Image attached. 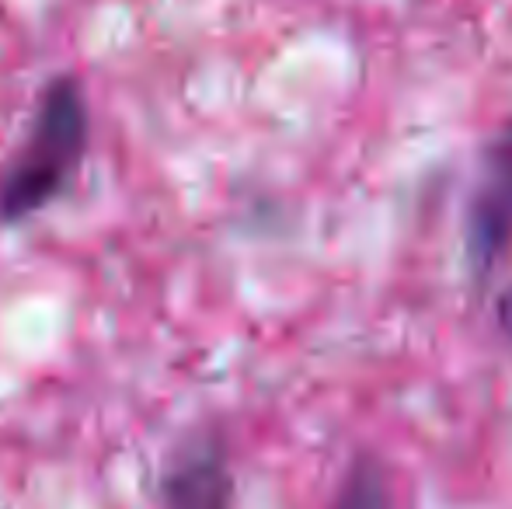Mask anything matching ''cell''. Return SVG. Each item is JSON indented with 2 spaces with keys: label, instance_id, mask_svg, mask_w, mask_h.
Listing matches in <instances>:
<instances>
[{
  "label": "cell",
  "instance_id": "cell-2",
  "mask_svg": "<svg viewBox=\"0 0 512 509\" xmlns=\"http://www.w3.org/2000/svg\"><path fill=\"white\" fill-rule=\"evenodd\" d=\"M464 252L474 286H485L512 252V119L485 140L464 210Z\"/></svg>",
  "mask_w": 512,
  "mask_h": 509
},
{
  "label": "cell",
  "instance_id": "cell-3",
  "mask_svg": "<svg viewBox=\"0 0 512 509\" xmlns=\"http://www.w3.org/2000/svg\"><path fill=\"white\" fill-rule=\"evenodd\" d=\"M157 496L164 509H234L237 478L223 429L196 426L168 450Z\"/></svg>",
  "mask_w": 512,
  "mask_h": 509
},
{
  "label": "cell",
  "instance_id": "cell-4",
  "mask_svg": "<svg viewBox=\"0 0 512 509\" xmlns=\"http://www.w3.org/2000/svg\"><path fill=\"white\" fill-rule=\"evenodd\" d=\"M324 509H394V475L373 450H359L345 464L335 496Z\"/></svg>",
  "mask_w": 512,
  "mask_h": 509
},
{
  "label": "cell",
  "instance_id": "cell-5",
  "mask_svg": "<svg viewBox=\"0 0 512 509\" xmlns=\"http://www.w3.org/2000/svg\"><path fill=\"white\" fill-rule=\"evenodd\" d=\"M495 325H499V332L512 342V283L495 297Z\"/></svg>",
  "mask_w": 512,
  "mask_h": 509
},
{
  "label": "cell",
  "instance_id": "cell-1",
  "mask_svg": "<svg viewBox=\"0 0 512 509\" xmlns=\"http://www.w3.org/2000/svg\"><path fill=\"white\" fill-rule=\"evenodd\" d=\"M88 98L74 74L46 81L21 147L0 168V227H18L67 196L88 157Z\"/></svg>",
  "mask_w": 512,
  "mask_h": 509
}]
</instances>
